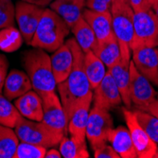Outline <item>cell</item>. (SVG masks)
I'll return each instance as SVG.
<instances>
[{
    "label": "cell",
    "mask_w": 158,
    "mask_h": 158,
    "mask_svg": "<svg viewBox=\"0 0 158 158\" xmlns=\"http://www.w3.org/2000/svg\"><path fill=\"white\" fill-rule=\"evenodd\" d=\"M158 47V18L152 8L135 11L131 49Z\"/></svg>",
    "instance_id": "8992f818"
},
{
    "label": "cell",
    "mask_w": 158,
    "mask_h": 158,
    "mask_svg": "<svg viewBox=\"0 0 158 158\" xmlns=\"http://www.w3.org/2000/svg\"><path fill=\"white\" fill-rule=\"evenodd\" d=\"M143 111L151 113L152 114H153L154 117H156L158 118V98H156L155 99H153L152 102L145 108V110H143Z\"/></svg>",
    "instance_id": "d590c367"
},
{
    "label": "cell",
    "mask_w": 158,
    "mask_h": 158,
    "mask_svg": "<svg viewBox=\"0 0 158 158\" xmlns=\"http://www.w3.org/2000/svg\"><path fill=\"white\" fill-rule=\"evenodd\" d=\"M107 142L114 149L120 158H137V153L128 127L118 126L110 131Z\"/></svg>",
    "instance_id": "e0dca14e"
},
{
    "label": "cell",
    "mask_w": 158,
    "mask_h": 158,
    "mask_svg": "<svg viewBox=\"0 0 158 158\" xmlns=\"http://www.w3.org/2000/svg\"><path fill=\"white\" fill-rule=\"evenodd\" d=\"M157 51H158V48H157Z\"/></svg>",
    "instance_id": "7bdbcfd3"
},
{
    "label": "cell",
    "mask_w": 158,
    "mask_h": 158,
    "mask_svg": "<svg viewBox=\"0 0 158 158\" xmlns=\"http://www.w3.org/2000/svg\"><path fill=\"white\" fill-rule=\"evenodd\" d=\"M52 71L57 84L63 82L70 74L73 67V53L65 44L55 50L50 56Z\"/></svg>",
    "instance_id": "d6986e66"
},
{
    "label": "cell",
    "mask_w": 158,
    "mask_h": 158,
    "mask_svg": "<svg viewBox=\"0 0 158 158\" xmlns=\"http://www.w3.org/2000/svg\"><path fill=\"white\" fill-rule=\"evenodd\" d=\"M9 68V61L7 57L3 54H0V93L3 92V86L7 77Z\"/></svg>",
    "instance_id": "836d02e7"
},
{
    "label": "cell",
    "mask_w": 158,
    "mask_h": 158,
    "mask_svg": "<svg viewBox=\"0 0 158 158\" xmlns=\"http://www.w3.org/2000/svg\"><path fill=\"white\" fill-rule=\"evenodd\" d=\"M110 13L114 33L119 43L121 58L132 60L131 43L134 36L135 11L128 0H112Z\"/></svg>",
    "instance_id": "277c9868"
},
{
    "label": "cell",
    "mask_w": 158,
    "mask_h": 158,
    "mask_svg": "<svg viewBox=\"0 0 158 158\" xmlns=\"http://www.w3.org/2000/svg\"><path fill=\"white\" fill-rule=\"evenodd\" d=\"M92 51L102 61L107 69L118 63L121 59L119 43L116 36L103 42H97Z\"/></svg>",
    "instance_id": "7402d4cb"
},
{
    "label": "cell",
    "mask_w": 158,
    "mask_h": 158,
    "mask_svg": "<svg viewBox=\"0 0 158 158\" xmlns=\"http://www.w3.org/2000/svg\"><path fill=\"white\" fill-rule=\"evenodd\" d=\"M70 27L50 8H46L30 46L54 52L65 43Z\"/></svg>",
    "instance_id": "3957f363"
},
{
    "label": "cell",
    "mask_w": 158,
    "mask_h": 158,
    "mask_svg": "<svg viewBox=\"0 0 158 158\" xmlns=\"http://www.w3.org/2000/svg\"><path fill=\"white\" fill-rule=\"evenodd\" d=\"M22 64L30 77L32 89L41 97L55 91L57 82L52 71L50 56L42 48H33L23 52Z\"/></svg>",
    "instance_id": "7a4b0ae2"
},
{
    "label": "cell",
    "mask_w": 158,
    "mask_h": 158,
    "mask_svg": "<svg viewBox=\"0 0 158 158\" xmlns=\"http://www.w3.org/2000/svg\"><path fill=\"white\" fill-rule=\"evenodd\" d=\"M15 23V5L12 0H0V30L13 27Z\"/></svg>",
    "instance_id": "4dcf8cb0"
},
{
    "label": "cell",
    "mask_w": 158,
    "mask_h": 158,
    "mask_svg": "<svg viewBox=\"0 0 158 158\" xmlns=\"http://www.w3.org/2000/svg\"><path fill=\"white\" fill-rule=\"evenodd\" d=\"M47 148L20 141L13 158H45Z\"/></svg>",
    "instance_id": "f546056e"
},
{
    "label": "cell",
    "mask_w": 158,
    "mask_h": 158,
    "mask_svg": "<svg viewBox=\"0 0 158 158\" xmlns=\"http://www.w3.org/2000/svg\"><path fill=\"white\" fill-rule=\"evenodd\" d=\"M130 97L135 109L142 111L157 98L153 84L139 72L133 61L130 64Z\"/></svg>",
    "instance_id": "9c48e42d"
},
{
    "label": "cell",
    "mask_w": 158,
    "mask_h": 158,
    "mask_svg": "<svg viewBox=\"0 0 158 158\" xmlns=\"http://www.w3.org/2000/svg\"><path fill=\"white\" fill-rule=\"evenodd\" d=\"M152 10H153L154 13H155V15H156L157 18H158V2L155 3V4L152 7Z\"/></svg>",
    "instance_id": "f35d334b"
},
{
    "label": "cell",
    "mask_w": 158,
    "mask_h": 158,
    "mask_svg": "<svg viewBox=\"0 0 158 158\" xmlns=\"http://www.w3.org/2000/svg\"><path fill=\"white\" fill-rule=\"evenodd\" d=\"M132 60L120 59L112 67L108 68L107 71L111 74L113 79L116 81L119 92L121 94L122 102L126 108L131 109L132 100L130 97V64Z\"/></svg>",
    "instance_id": "ac0fdd59"
},
{
    "label": "cell",
    "mask_w": 158,
    "mask_h": 158,
    "mask_svg": "<svg viewBox=\"0 0 158 158\" xmlns=\"http://www.w3.org/2000/svg\"><path fill=\"white\" fill-rule=\"evenodd\" d=\"M18 144L15 131L0 124V158H13Z\"/></svg>",
    "instance_id": "484cf974"
},
{
    "label": "cell",
    "mask_w": 158,
    "mask_h": 158,
    "mask_svg": "<svg viewBox=\"0 0 158 158\" xmlns=\"http://www.w3.org/2000/svg\"><path fill=\"white\" fill-rule=\"evenodd\" d=\"M83 17L93 30L98 42H103L116 36L113 30L112 17L109 12H97L84 9Z\"/></svg>",
    "instance_id": "2e32d148"
},
{
    "label": "cell",
    "mask_w": 158,
    "mask_h": 158,
    "mask_svg": "<svg viewBox=\"0 0 158 158\" xmlns=\"http://www.w3.org/2000/svg\"><path fill=\"white\" fill-rule=\"evenodd\" d=\"M154 158H158V147H157L156 152H155V154H154Z\"/></svg>",
    "instance_id": "60d3db41"
},
{
    "label": "cell",
    "mask_w": 158,
    "mask_h": 158,
    "mask_svg": "<svg viewBox=\"0 0 158 158\" xmlns=\"http://www.w3.org/2000/svg\"><path fill=\"white\" fill-rule=\"evenodd\" d=\"M113 126L114 120L109 111L93 105L89 113L86 128V138L90 142L93 151L108 143V135L114 128Z\"/></svg>",
    "instance_id": "52a82bcc"
},
{
    "label": "cell",
    "mask_w": 158,
    "mask_h": 158,
    "mask_svg": "<svg viewBox=\"0 0 158 158\" xmlns=\"http://www.w3.org/2000/svg\"><path fill=\"white\" fill-rule=\"evenodd\" d=\"M14 105L16 106L22 117L34 121H42L44 116L43 100L42 97L34 90L28 91L16 98Z\"/></svg>",
    "instance_id": "ffe728a7"
},
{
    "label": "cell",
    "mask_w": 158,
    "mask_h": 158,
    "mask_svg": "<svg viewBox=\"0 0 158 158\" xmlns=\"http://www.w3.org/2000/svg\"><path fill=\"white\" fill-rule=\"evenodd\" d=\"M22 114L2 93H0V124L10 128H15Z\"/></svg>",
    "instance_id": "4316f807"
},
{
    "label": "cell",
    "mask_w": 158,
    "mask_h": 158,
    "mask_svg": "<svg viewBox=\"0 0 158 158\" xmlns=\"http://www.w3.org/2000/svg\"><path fill=\"white\" fill-rule=\"evenodd\" d=\"M147 2H148L149 6L152 8L155 3H157V2H158V0H147Z\"/></svg>",
    "instance_id": "ab89813d"
},
{
    "label": "cell",
    "mask_w": 158,
    "mask_h": 158,
    "mask_svg": "<svg viewBox=\"0 0 158 158\" xmlns=\"http://www.w3.org/2000/svg\"><path fill=\"white\" fill-rule=\"evenodd\" d=\"M135 113L140 125L144 128L152 141L158 145V118L146 111L135 109Z\"/></svg>",
    "instance_id": "f1b7e54d"
},
{
    "label": "cell",
    "mask_w": 158,
    "mask_h": 158,
    "mask_svg": "<svg viewBox=\"0 0 158 158\" xmlns=\"http://www.w3.org/2000/svg\"><path fill=\"white\" fill-rule=\"evenodd\" d=\"M128 2L130 3L131 7L133 8L134 11L141 10H146L150 9L147 0H128Z\"/></svg>",
    "instance_id": "e575fe53"
},
{
    "label": "cell",
    "mask_w": 158,
    "mask_h": 158,
    "mask_svg": "<svg viewBox=\"0 0 158 158\" xmlns=\"http://www.w3.org/2000/svg\"><path fill=\"white\" fill-rule=\"evenodd\" d=\"M157 98H158V93H157Z\"/></svg>",
    "instance_id": "b9f144b4"
},
{
    "label": "cell",
    "mask_w": 158,
    "mask_h": 158,
    "mask_svg": "<svg viewBox=\"0 0 158 158\" xmlns=\"http://www.w3.org/2000/svg\"><path fill=\"white\" fill-rule=\"evenodd\" d=\"M61 154L64 158H89L86 142H80L72 136L64 135L60 142Z\"/></svg>",
    "instance_id": "d4e9b609"
},
{
    "label": "cell",
    "mask_w": 158,
    "mask_h": 158,
    "mask_svg": "<svg viewBox=\"0 0 158 158\" xmlns=\"http://www.w3.org/2000/svg\"><path fill=\"white\" fill-rule=\"evenodd\" d=\"M75 40L84 53L91 51L97 44V38L90 25L86 22L83 15L71 27Z\"/></svg>",
    "instance_id": "cb8c5ba5"
},
{
    "label": "cell",
    "mask_w": 158,
    "mask_h": 158,
    "mask_svg": "<svg viewBox=\"0 0 158 158\" xmlns=\"http://www.w3.org/2000/svg\"><path fill=\"white\" fill-rule=\"evenodd\" d=\"M20 1H24L27 3H30V4H33L42 8H47L48 6H49L54 0H20Z\"/></svg>",
    "instance_id": "8d00e7d4"
},
{
    "label": "cell",
    "mask_w": 158,
    "mask_h": 158,
    "mask_svg": "<svg viewBox=\"0 0 158 158\" xmlns=\"http://www.w3.org/2000/svg\"><path fill=\"white\" fill-rule=\"evenodd\" d=\"M86 0H54L49 8L72 27L83 15Z\"/></svg>",
    "instance_id": "44dd1931"
},
{
    "label": "cell",
    "mask_w": 158,
    "mask_h": 158,
    "mask_svg": "<svg viewBox=\"0 0 158 158\" xmlns=\"http://www.w3.org/2000/svg\"><path fill=\"white\" fill-rule=\"evenodd\" d=\"M14 131L19 141L43 146L47 149L60 145L64 134L53 130L42 121H34L24 117L20 118Z\"/></svg>",
    "instance_id": "5b68a950"
},
{
    "label": "cell",
    "mask_w": 158,
    "mask_h": 158,
    "mask_svg": "<svg viewBox=\"0 0 158 158\" xmlns=\"http://www.w3.org/2000/svg\"><path fill=\"white\" fill-rule=\"evenodd\" d=\"M105 64L91 50L84 54V70L91 87L94 90L105 77L107 70Z\"/></svg>",
    "instance_id": "603a6c76"
},
{
    "label": "cell",
    "mask_w": 158,
    "mask_h": 158,
    "mask_svg": "<svg viewBox=\"0 0 158 158\" xmlns=\"http://www.w3.org/2000/svg\"><path fill=\"white\" fill-rule=\"evenodd\" d=\"M122 113L126 125L130 131L137 157L154 158V154L158 146L149 136L144 128L140 125L135 111H131L125 107L122 109Z\"/></svg>",
    "instance_id": "ba28073f"
},
{
    "label": "cell",
    "mask_w": 158,
    "mask_h": 158,
    "mask_svg": "<svg viewBox=\"0 0 158 158\" xmlns=\"http://www.w3.org/2000/svg\"><path fill=\"white\" fill-rule=\"evenodd\" d=\"M65 44L73 53V67L69 76L57 86L68 122L77 106L87 98L93 97V89L84 70L85 53L75 38H69Z\"/></svg>",
    "instance_id": "6da1fadb"
},
{
    "label": "cell",
    "mask_w": 158,
    "mask_h": 158,
    "mask_svg": "<svg viewBox=\"0 0 158 158\" xmlns=\"http://www.w3.org/2000/svg\"><path fill=\"white\" fill-rule=\"evenodd\" d=\"M44 11L45 8L20 0L15 3V21L27 45L31 44Z\"/></svg>",
    "instance_id": "30bf717a"
},
{
    "label": "cell",
    "mask_w": 158,
    "mask_h": 158,
    "mask_svg": "<svg viewBox=\"0 0 158 158\" xmlns=\"http://www.w3.org/2000/svg\"><path fill=\"white\" fill-rule=\"evenodd\" d=\"M94 157L95 158H120L118 153L114 151V149L105 143L94 151Z\"/></svg>",
    "instance_id": "d6a6232c"
},
{
    "label": "cell",
    "mask_w": 158,
    "mask_h": 158,
    "mask_svg": "<svg viewBox=\"0 0 158 158\" xmlns=\"http://www.w3.org/2000/svg\"><path fill=\"white\" fill-rule=\"evenodd\" d=\"M31 89L32 83L27 72L19 69H12L6 77L3 86V95L9 100H13Z\"/></svg>",
    "instance_id": "9a60e30c"
},
{
    "label": "cell",
    "mask_w": 158,
    "mask_h": 158,
    "mask_svg": "<svg viewBox=\"0 0 158 158\" xmlns=\"http://www.w3.org/2000/svg\"><path fill=\"white\" fill-rule=\"evenodd\" d=\"M132 61L139 72L158 87L157 48H138L132 50Z\"/></svg>",
    "instance_id": "4fadbf2b"
},
{
    "label": "cell",
    "mask_w": 158,
    "mask_h": 158,
    "mask_svg": "<svg viewBox=\"0 0 158 158\" xmlns=\"http://www.w3.org/2000/svg\"><path fill=\"white\" fill-rule=\"evenodd\" d=\"M43 100V116L42 122H44L53 130L65 135L67 133V118L62 104L61 98L55 91L48 93L42 97Z\"/></svg>",
    "instance_id": "8fae6325"
},
{
    "label": "cell",
    "mask_w": 158,
    "mask_h": 158,
    "mask_svg": "<svg viewBox=\"0 0 158 158\" xmlns=\"http://www.w3.org/2000/svg\"><path fill=\"white\" fill-rule=\"evenodd\" d=\"M92 102L93 97L87 98L81 102L73 112L67 123V132L69 135L80 142H86V128H87Z\"/></svg>",
    "instance_id": "5bb4252c"
},
{
    "label": "cell",
    "mask_w": 158,
    "mask_h": 158,
    "mask_svg": "<svg viewBox=\"0 0 158 158\" xmlns=\"http://www.w3.org/2000/svg\"><path fill=\"white\" fill-rule=\"evenodd\" d=\"M93 103L108 111L123 103L118 85L108 71L103 80L93 90Z\"/></svg>",
    "instance_id": "7c38bea8"
},
{
    "label": "cell",
    "mask_w": 158,
    "mask_h": 158,
    "mask_svg": "<svg viewBox=\"0 0 158 158\" xmlns=\"http://www.w3.org/2000/svg\"><path fill=\"white\" fill-rule=\"evenodd\" d=\"M23 36L19 30L10 27L0 30V49L5 52L17 50L23 43Z\"/></svg>",
    "instance_id": "83f0119b"
},
{
    "label": "cell",
    "mask_w": 158,
    "mask_h": 158,
    "mask_svg": "<svg viewBox=\"0 0 158 158\" xmlns=\"http://www.w3.org/2000/svg\"><path fill=\"white\" fill-rule=\"evenodd\" d=\"M62 157L63 156L60 151L56 149H52V148H50L49 151H47L46 155H45V158H62Z\"/></svg>",
    "instance_id": "74e56055"
},
{
    "label": "cell",
    "mask_w": 158,
    "mask_h": 158,
    "mask_svg": "<svg viewBox=\"0 0 158 158\" xmlns=\"http://www.w3.org/2000/svg\"><path fill=\"white\" fill-rule=\"evenodd\" d=\"M112 0H86L85 7L97 12H109Z\"/></svg>",
    "instance_id": "1f68e13d"
}]
</instances>
